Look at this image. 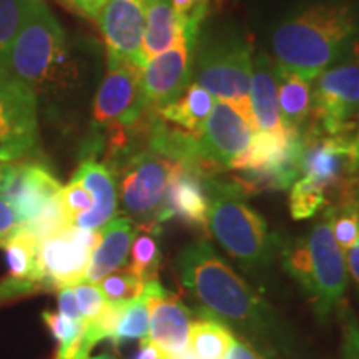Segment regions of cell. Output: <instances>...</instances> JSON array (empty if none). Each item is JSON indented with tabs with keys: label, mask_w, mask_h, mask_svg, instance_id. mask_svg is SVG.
<instances>
[{
	"label": "cell",
	"mask_w": 359,
	"mask_h": 359,
	"mask_svg": "<svg viewBox=\"0 0 359 359\" xmlns=\"http://www.w3.org/2000/svg\"><path fill=\"white\" fill-rule=\"evenodd\" d=\"M177 271L205 316L240 327L253 336H269V311L246 281L217 253L212 243L198 240L180 251Z\"/></svg>",
	"instance_id": "cell-1"
},
{
	"label": "cell",
	"mask_w": 359,
	"mask_h": 359,
	"mask_svg": "<svg viewBox=\"0 0 359 359\" xmlns=\"http://www.w3.org/2000/svg\"><path fill=\"white\" fill-rule=\"evenodd\" d=\"M354 32V13L346 4H320L291 17L273 34L276 69L313 82L336 60Z\"/></svg>",
	"instance_id": "cell-2"
},
{
	"label": "cell",
	"mask_w": 359,
	"mask_h": 359,
	"mask_svg": "<svg viewBox=\"0 0 359 359\" xmlns=\"http://www.w3.org/2000/svg\"><path fill=\"white\" fill-rule=\"evenodd\" d=\"M0 65L29 85L37 97L69 82L72 67L65 32L45 0L30 2Z\"/></svg>",
	"instance_id": "cell-3"
},
{
	"label": "cell",
	"mask_w": 359,
	"mask_h": 359,
	"mask_svg": "<svg viewBox=\"0 0 359 359\" xmlns=\"http://www.w3.org/2000/svg\"><path fill=\"white\" fill-rule=\"evenodd\" d=\"M283 264L302 285L320 318H327L339 306L348 285V266L326 210L306 238L283 250Z\"/></svg>",
	"instance_id": "cell-4"
},
{
	"label": "cell",
	"mask_w": 359,
	"mask_h": 359,
	"mask_svg": "<svg viewBox=\"0 0 359 359\" xmlns=\"http://www.w3.org/2000/svg\"><path fill=\"white\" fill-rule=\"evenodd\" d=\"M208 191V230L213 233L224 251L235 258L241 268L255 273L269 262L268 224L243 200L246 193L231 182L206 180Z\"/></svg>",
	"instance_id": "cell-5"
},
{
	"label": "cell",
	"mask_w": 359,
	"mask_h": 359,
	"mask_svg": "<svg viewBox=\"0 0 359 359\" xmlns=\"http://www.w3.org/2000/svg\"><path fill=\"white\" fill-rule=\"evenodd\" d=\"M177 165V161L148 147L138 148L109 165L125 217L137 224L158 223L168 178Z\"/></svg>",
	"instance_id": "cell-6"
},
{
	"label": "cell",
	"mask_w": 359,
	"mask_h": 359,
	"mask_svg": "<svg viewBox=\"0 0 359 359\" xmlns=\"http://www.w3.org/2000/svg\"><path fill=\"white\" fill-rule=\"evenodd\" d=\"M253 48L245 39L217 40L201 48L195 83L218 100L230 103L245 116L255 132L250 110V87L253 74Z\"/></svg>",
	"instance_id": "cell-7"
},
{
	"label": "cell",
	"mask_w": 359,
	"mask_h": 359,
	"mask_svg": "<svg viewBox=\"0 0 359 359\" xmlns=\"http://www.w3.org/2000/svg\"><path fill=\"white\" fill-rule=\"evenodd\" d=\"M302 173L323 188L327 206L359 187L354 135H323L303 130Z\"/></svg>",
	"instance_id": "cell-8"
},
{
	"label": "cell",
	"mask_w": 359,
	"mask_h": 359,
	"mask_svg": "<svg viewBox=\"0 0 359 359\" xmlns=\"http://www.w3.org/2000/svg\"><path fill=\"white\" fill-rule=\"evenodd\" d=\"M37 105V93L0 65V163L39 154Z\"/></svg>",
	"instance_id": "cell-9"
},
{
	"label": "cell",
	"mask_w": 359,
	"mask_h": 359,
	"mask_svg": "<svg viewBox=\"0 0 359 359\" xmlns=\"http://www.w3.org/2000/svg\"><path fill=\"white\" fill-rule=\"evenodd\" d=\"M309 116L303 130L323 135L354 133L359 116V62H346L318 75Z\"/></svg>",
	"instance_id": "cell-10"
},
{
	"label": "cell",
	"mask_w": 359,
	"mask_h": 359,
	"mask_svg": "<svg viewBox=\"0 0 359 359\" xmlns=\"http://www.w3.org/2000/svg\"><path fill=\"white\" fill-rule=\"evenodd\" d=\"M98 238V230H82L72 224L40 238L37 248L40 290L60 291L82 283Z\"/></svg>",
	"instance_id": "cell-11"
},
{
	"label": "cell",
	"mask_w": 359,
	"mask_h": 359,
	"mask_svg": "<svg viewBox=\"0 0 359 359\" xmlns=\"http://www.w3.org/2000/svg\"><path fill=\"white\" fill-rule=\"evenodd\" d=\"M148 110L142 92V67L109 53V69L93 100V123L103 128L127 127Z\"/></svg>",
	"instance_id": "cell-12"
},
{
	"label": "cell",
	"mask_w": 359,
	"mask_h": 359,
	"mask_svg": "<svg viewBox=\"0 0 359 359\" xmlns=\"http://www.w3.org/2000/svg\"><path fill=\"white\" fill-rule=\"evenodd\" d=\"M60 190V182L43 165L27 160L0 165V196L13 206L22 226L37 218Z\"/></svg>",
	"instance_id": "cell-13"
},
{
	"label": "cell",
	"mask_w": 359,
	"mask_h": 359,
	"mask_svg": "<svg viewBox=\"0 0 359 359\" xmlns=\"http://www.w3.org/2000/svg\"><path fill=\"white\" fill-rule=\"evenodd\" d=\"M143 296L150 313L148 339L160 349L163 359H195L188 351L191 313L175 293H170L158 280L143 286Z\"/></svg>",
	"instance_id": "cell-14"
},
{
	"label": "cell",
	"mask_w": 359,
	"mask_h": 359,
	"mask_svg": "<svg viewBox=\"0 0 359 359\" xmlns=\"http://www.w3.org/2000/svg\"><path fill=\"white\" fill-rule=\"evenodd\" d=\"M253 128L243 115L226 102H215L198 137L200 151L217 173L233 170L253 138Z\"/></svg>",
	"instance_id": "cell-15"
},
{
	"label": "cell",
	"mask_w": 359,
	"mask_h": 359,
	"mask_svg": "<svg viewBox=\"0 0 359 359\" xmlns=\"http://www.w3.org/2000/svg\"><path fill=\"white\" fill-rule=\"evenodd\" d=\"M190 52L188 43H180L143 65L142 92L147 107L158 111L190 87Z\"/></svg>",
	"instance_id": "cell-16"
},
{
	"label": "cell",
	"mask_w": 359,
	"mask_h": 359,
	"mask_svg": "<svg viewBox=\"0 0 359 359\" xmlns=\"http://www.w3.org/2000/svg\"><path fill=\"white\" fill-rule=\"evenodd\" d=\"M109 53L140 65L145 34V0H107L97 17Z\"/></svg>",
	"instance_id": "cell-17"
},
{
	"label": "cell",
	"mask_w": 359,
	"mask_h": 359,
	"mask_svg": "<svg viewBox=\"0 0 359 359\" xmlns=\"http://www.w3.org/2000/svg\"><path fill=\"white\" fill-rule=\"evenodd\" d=\"M177 218L187 226L208 230V191L206 180L198 173L177 165L168 178L158 223Z\"/></svg>",
	"instance_id": "cell-18"
},
{
	"label": "cell",
	"mask_w": 359,
	"mask_h": 359,
	"mask_svg": "<svg viewBox=\"0 0 359 359\" xmlns=\"http://www.w3.org/2000/svg\"><path fill=\"white\" fill-rule=\"evenodd\" d=\"M74 178L79 180L90 191L93 205L87 213L75 218L72 226L93 231L100 230L114 219L116 208H118V191H116L114 173L105 163L90 158L80 163Z\"/></svg>",
	"instance_id": "cell-19"
},
{
	"label": "cell",
	"mask_w": 359,
	"mask_h": 359,
	"mask_svg": "<svg viewBox=\"0 0 359 359\" xmlns=\"http://www.w3.org/2000/svg\"><path fill=\"white\" fill-rule=\"evenodd\" d=\"M250 110L253 116L255 132L276 135H285L288 132L281 122L280 105H278L276 64L266 53H258L253 60Z\"/></svg>",
	"instance_id": "cell-20"
},
{
	"label": "cell",
	"mask_w": 359,
	"mask_h": 359,
	"mask_svg": "<svg viewBox=\"0 0 359 359\" xmlns=\"http://www.w3.org/2000/svg\"><path fill=\"white\" fill-rule=\"evenodd\" d=\"M135 231H137V223L128 217L114 218L100 228L98 245L90 258L87 276L83 281L98 283L102 278L125 266Z\"/></svg>",
	"instance_id": "cell-21"
},
{
	"label": "cell",
	"mask_w": 359,
	"mask_h": 359,
	"mask_svg": "<svg viewBox=\"0 0 359 359\" xmlns=\"http://www.w3.org/2000/svg\"><path fill=\"white\" fill-rule=\"evenodd\" d=\"M145 17L142 45L143 65L180 43H188L185 19L175 11L170 0H145Z\"/></svg>",
	"instance_id": "cell-22"
},
{
	"label": "cell",
	"mask_w": 359,
	"mask_h": 359,
	"mask_svg": "<svg viewBox=\"0 0 359 359\" xmlns=\"http://www.w3.org/2000/svg\"><path fill=\"white\" fill-rule=\"evenodd\" d=\"M278 105L286 130L303 132L311 114V82L294 72L276 69Z\"/></svg>",
	"instance_id": "cell-23"
},
{
	"label": "cell",
	"mask_w": 359,
	"mask_h": 359,
	"mask_svg": "<svg viewBox=\"0 0 359 359\" xmlns=\"http://www.w3.org/2000/svg\"><path fill=\"white\" fill-rule=\"evenodd\" d=\"M213 107L215 97L212 93L198 83H191L177 100L160 109L158 115L165 122L200 137Z\"/></svg>",
	"instance_id": "cell-24"
},
{
	"label": "cell",
	"mask_w": 359,
	"mask_h": 359,
	"mask_svg": "<svg viewBox=\"0 0 359 359\" xmlns=\"http://www.w3.org/2000/svg\"><path fill=\"white\" fill-rule=\"evenodd\" d=\"M160 224L147 223L137 224L132 248H130V263L127 271L137 276L142 283L158 280V269L161 263L160 250Z\"/></svg>",
	"instance_id": "cell-25"
},
{
	"label": "cell",
	"mask_w": 359,
	"mask_h": 359,
	"mask_svg": "<svg viewBox=\"0 0 359 359\" xmlns=\"http://www.w3.org/2000/svg\"><path fill=\"white\" fill-rule=\"evenodd\" d=\"M233 333L222 321L201 316L193 321L188 336V351L195 359H222Z\"/></svg>",
	"instance_id": "cell-26"
},
{
	"label": "cell",
	"mask_w": 359,
	"mask_h": 359,
	"mask_svg": "<svg viewBox=\"0 0 359 359\" xmlns=\"http://www.w3.org/2000/svg\"><path fill=\"white\" fill-rule=\"evenodd\" d=\"M45 325L48 326L53 338L58 343L57 359H75V358H87L80 354L83 343L85 333V321H72L69 318L62 316L60 313L45 311L42 314Z\"/></svg>",
	"instance_id": "cell-27"
},
{
	"label": "cell",
	"mask_w": 359,
	"mask_h": 359,
	"mask_svg": "<svg viewBox=\"0 0 359 359\" xmlns=\"http://www.w3.org/2000/svg\"><path fill=\"white\" fill-rule=\"evenodd\" d=\"M148 331H150V313H148L145 296L142 293V296L130 299L125 304L122 316H120L110 341L114 343V346H120V344L133 339L142 341L148 338Z\"/></svg>",
	"instance_id": "cell-28"
},
{
	"label": "cell",
	"mask_w": 359,
	"mask_h": 359,
	"mask_svg": "<svg viewBox=\"0 0 359 359\" xmlns=\"http://www.w3.org/2000/svg\"><path fill=\"white\" fill-rule=\"evenodd\" d=\"M327 206V196L316 183L302 177L291 185L290 212L294 219H306L323 212Z\"/></svg>",
	"instance_id": "cell-29"
},
{
	"label": "cell",
	"mask_w": 359,
	"mask_h": 359,
	"mask_svg": "<svg viewBox=\"0 0 359 359\" xmlns=\"http://www.w3.org/2000/svg\"><path fill=\"white\" fill-rule=\"evenodd\" d=\"M95 285L102 291L103 298L107 302H130V299L142 296L145 283H142L137 276L128 273L127 269L125 271L118 269V271H114L105 278H102Z\"/></svg>",
	"instance_id": "cell-30"
},
{
	"label": "cell",
	"mask_w": 359,
	"mask_h": 359,
	"mask_svg": "<svg viewBox=\"0 0 359 359\" xmlns=\"http://www.w3.org/2000/svg\"><path fill=\"white\" fill-rule=\"evenodd\" d=\"M32 0H0V62L19 32Z\"/></svg>",
	"instance_id": "cell-31"
},
{
	"label": "cell",
	"mask_w": 359,
	"mask_h": 359,
	"mask_svg": "<svg viewBox=\"0 0 359 359\" xmlns=\"http://www.w3.org/2000/svg\"><path fill=\"white\" fill-rule=\"evenodd\" d=\"M170 2H172L175 11L185 19L187 42L190 48H193L196 43V37H198L200 24L213 12V8L222 0H170Z\"/></svg>",
	"instance_id": "cell-32"
},
{
	"label": "cell",
	"mask_w": 359,
	"mask_h": 359,
	"mask_svg": "<svg viewBox=\"0 0 359 359\" xmlns=\"http://www.w3.org/2000/svg\"><path fill=\"white\" fill-rule=\"evenodd\" d=\"M60 203L64 206V212L72 224L75 218L80 217V215L87 213L88 210L92 208L93 200L87 188H85L79 180L72 178L69 185L62 187Z\"/></svg>",
	"instance_id": "cell-33"
},
{
	"label": "cell",
	"mask_w": 359,
	"mask_h": 359,
	"mask_svg": "<svg viewBox=\"0 0 359 359\" xmlns=\"http://www.w3.org/2000/svg\"><path fill=\"white\" fill-rule=\"evenodd\" d=\"M75 298H77V304L80 313H82V318L85 323L93 321L98 314L102 313V309L105 308L107 299L103 298L102 291L98 290L95 283H87L82 281L79 285L74 286Z\"/></svg>",
	"instance_id": "cell-34"
},
{
	"label": "cell",
	"mask_w": 359,
	"mask_h": 359,
	"mask_svg": "<svg viewBox=\"0 0 359 359\" xmlns=\"http://www.w3.org/2000/svg\"><path fill=\"white\" fill-rule=\"evenodd\" d=\"M22 226V219L13 206L0 196V246Z\"/></svg>",
	"instance_id": "cell-35"
},
{
	"label": "cell",
	"mask_w": 359,
	"mask_h": 359,
	"mask_svg": "<svg viewBox=\"0 0 359 359\" xmlns=\"http://www.w3.org/2000/svg\"><path fill=\"white\" fill-rule=\"evenodd\" d=\"M58 313H60L62 316L69 318L72 321L83 320L82 313H80L79 309L77 298H75L74 286H72V288H64L58 291Z\"/></svg>",
	"instance_id": "cell-36"
},
{
	"label": "cell",
	"mask_w": 359,
	"mask_h": 359,
	"mask_svg": "<svg viewBox=\"0 0 359 359\" xmlns=\"http://www.w3.org/2000/svg\"><path fill=\"white\" fill-rule=\"evenodd\" d=\"M222 359H262V358L258 356L257 351H255L248 343H245V341H241L240 338H236V336L233 334L230 344H228L226 349H224Z\"/></svg>",
	"instance_id": "cell-37"
},
{
	"label": "cell",
	"mask_w": 359,
	"mask_h": 359,
	"mask_svg": "<svg viewBox=\"0 0 359 359\" xmlns=\"http://www.w3.org/2000/svg\"><path fill=\"white\" fill-rule=\"evenodd\" d=\"M64 2L80 15L87 17V19L97 20L98 13H100L102 7L105 6L107 0H64Z\"/></svg>",
	"instance_id": "cell-38"
},
{
	"label": "cell",
	"mask_w": 359,
	"mask_h": 359,
	"mask_svg": "<svg viewBox=\"0 0 359 359\" xmlns=\"http://www.w3.org/2000/svg\"><path fill=\"white\" fill-rule=\"evenodd\" d=\"M344 257H346V266L349 269V275H351L354 283H356L359 288V236L353 248L349 250Z\"/></svg>",
	"instance_id": "cell-39"
},
{
	"label": "cell",
	"mask_w": 359,
	"mask_h": 359,
	"mask_svg": "<svg viewBox=\"0 0 359 359\" xmlns=\"http://www.w3.org/2000/svg\"><path fill=\"white\" fill-rule=\"evenodd\" d=\"M133 359H163V354H161L160 349L156 348L150 339L145 338L142 339L140 348H138V351L135 354Z\"/></svg>",
	"instance_id": "cell-40"
},
{
	"label": "cell",
	"mask_w": 359,
	"mask_h": 359,
	"mask_svg": "<svg viewBox=\"0 0 359 359\" xmlns=\"http://www.w3.org/2000/svg\"><path fill=\"white\" fill-rule=\"evenodd\" d=\"M354 147H356V161L359 165V125H358L356 135H354Z\"/></svg>",
	"instance_id": "cell-41"
},
{
	"label": "cell",
	"mask_w": 359,
	"mask_h": 359,
	"mask_svg": "<svg viewBox=\"0 0 359 359\" xmlns=\"http://www.w3.org/2000/svg\"><path fill=\"white\" fill-rule=\"evenodd\" d=\"M262 359H266V358H262Z\"/></svg>",
	"instance_id": "cell-42"
},
{
	"label": "cell",
	"mask_w": 359,
	"mask_h": 359,
	"mask_svg": "<svg viewBox=\"0 0 359 359\" xmlns=\"http://www.w3.org/2000/svg\"><path fill=\"white\" fill-rule=\"evenodd\" d=\"M0 165H2V163H0Z\"/></svg>",
	"instance_id": "cell-43"
}]
</instances>
